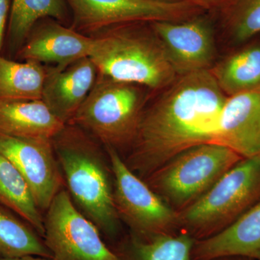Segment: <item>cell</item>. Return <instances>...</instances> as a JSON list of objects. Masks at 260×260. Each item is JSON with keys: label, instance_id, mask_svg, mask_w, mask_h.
<instances>
[{"label": "cell", "instance_id": "obj_1", "mask_svg": "<svg viewBox=\"0 0 260 260\" xmlns=\"http://www.w3.org/2000/svg\"><path fill=\"white\" fill-rule=\"evenodd\" d=\"M140 120L124 160L144 179L183 152L212 143L228 96L210 70L178 76Z\"/></svg>", "mask_w": 260, "mask_h": 260}, {"label": "cell", "instance_id": "obj_2", "mask_svg": "<svg viewBox=\"0 0 260 260\" xmlns=\"http://www.w3.org/2000/svg\"><path fill=\"white\" fill-rule=\"evenodd\" d=\"M52 145L73 203L107 236L115 235L119 218L114 200V180L99 145L86 131L65 124Z\"/></svg>", "mask_w": 260, "mask_h": 260}, {"label": "cell", "instance_id": "obj_3", "mask_svg": "<svg viewBox=\"0 0 260 260\" xmlns=\"http://www.w3.org/2000/svg\"><path fill=\"white\" fill-rule=\"evenodd\" d=\"M127 24L93 35L90 58L98 75L153 90L167 88L177 78L151 28Z\"/></svg>", "mask_w": 260, "mask_h": 260}, {"label": "cell", "instance_id": "obj_4", "mask_svg": "<svg viewBox=\"0 0 260 260\" xmlns=\"http://www.w3.org/2000/svg\"><path fill=\"white\" fill-rule=\"evenodd\" d=\"M260 201V154L242 158L179 213V229L196 239L221 232Z\"/></svg>", "mask_w": 260, "mask_h": 260}, {"label": "cell", "instance_id": "obj_5", "mask_svg": "<svg viewBox=\"0 0 260 260\" xmlns=\"http://www.w3.org/2000/svg\"><path fill=\"white\" fill-rule=\"evenodd\" d=\"M242 158L223 145L205 143L179 154L143 180L179 212L202 198Z\"/></svg>", "mask_w": 260, "mask_h": 260}, {"label": "cell", "instance_id": "obj_6", "mask_svg": "<svg viewBox=\"0 0 260 260\" xmlns=\"http://www.w3.org/2000/svg\"><path fill=\"white\" fill-rule=\"evenodd\" d=\"M144 104L140 85L98 75L95 85L70 124L90 133L106 147L117 150L131 146Z\"/></svg>", "mask_w": 260, "mask_h": 260}, {"label": "cell", "instance_id": "obj_7", "mask_svg": "<svg viewBox=\"0 0 260 260\" xmlns=\"http://www.w3.org/2000/svg\"><path fill=\"white\" fill-rule=\"evenodd\" d=\"M106 150L114 178L116 212L131 234L150 237L175 234L179 229L178 212L126 166L117 150L111 147H106Z\"/></svg>", "mask_w": 260, "mask_h": 260}, {"label": "cell", "instance_id": "obj_8", "mask_svg": "<svg viewBox=\"0 0 260 260\" xmlns=\"http://www.w3.org/2000/svg\"><path fill=\"white\" fill-rule=\"evenodd\" d=\"M75 30L95 35L113 27L156 21H180L199 15L206 7L198 0L162 3L151 0H67Z\"/></svg>", "mask_w": 260, "mask_h": 260}, {"label": "cell", "instance_id": "obj_9", "mask_svg": "<svg viewBox=\"0 0 260 260\" xmlns=\"http://www.w3.org/2000/svg\"><path fill=\"white\" fill-rule=\"evenodd\" d=\"M44 242L52 260H119L102 240L101 232L61 189L44 218Z\"/></svg>", "mask_w": 260, "mask_h": 260}, {"label": "cell", "instance_id": "obj_10", "mask_svg": "<svg viewBox=\"0 0 260 260\" xmlns=\"http://www.w3.org/2000/svg\"><path fill=\"white\" fill-rule=\"evenodd\" d=\"M0 154L23 176L41 211H47L64 183L52 140L25 139L0 134Z\"/></svg>", "mask_w": 260, "mask_h": 260}, {"label": "cell", "instance_id": "obj_11", "mask_svg": "<svg viewBox=\"0 0 260 260\" xmlns=\"http://www.w3.org/2000/svg\"><path fill=\"white\" fill-rule=\"evenodd\" d=\"M198 15L180 21L150 23L177 76L210 70L213 64V26L208 19Z\"/></svg>", "mask_w": 260, "mask_h": 260}, {"label": "cell", "instance_id": "obj_12", "mask_svg": "<svg viewBox=\"0 0 260 260\" xmlns=\"http://www.w3.org/2000/svg\"><path fill=\"white\" fill-rule=\"evenodd\" d=\"M98 70L90 57L64 68H47L42 100L64 124L71 123L95 85Z\"/></svg>", "mask_w": 260, "mask_h": 260}, {"label": "cell", "instance_id": "obj_13", "mask_svg": "<svg viewBox=\"0 0 260 260\" xmlns=\"http://www.w3.org/2000/svg\"><path fill=\"white\" fill-rule=\"evenodd\" d=\"M212 143L226 147L243 158L259 155V93L227 98Z\"/></svg>", "mask_w": 260, "mask_h": 260}, {"label": "cell", "instance_id": "obj_14", "mask_svg": "<svg viewBox=\"0 0 260 260\" xmlns=\"http://www.w3.org/2000/svg\"><path fill=\"white\" fill-rule=\"evenodd\" d=\"M95 39L57 23L39 25L29 34L20 47L19 56L25 61L53 63L64 68L75 61L90 57Z\"/></svg>", "mask_w": 260, "mask_h": 260}, {"label": "cell", "instance_id": "obj_15", "mask_svg": "<svg viewBox=\"0 0 260 260\" xmlns=\"http://www.w3.org/2000/svg\"><path fill=\"white\" fill-rule=\"evenodd\" d=\"M193 260L241 256L260 260V201L221 232L196 240Z\"/></svg>", "mask_w": 260, "mask_h": 260}, {"label": "cell", "instance_id": "obj_16", "mask_svg": "<svg viewBox=\"0 0 260 260\" xmlns=\"http://www.w3.org/2000/svg\"><path fill=\"white\" fill-rule=\"evenodd\" d=\"M64 126L42 100H0V134L52 140Z\"/></svg>", "mask_w": 260, "mask_h": 260}, {"label": "cell", "instance_id": "obj_17", "mask_svg": "<svg viewBox=\"0 0 260 260\" xmlns=\"http://www.w3.org/2000/svg\"><path fill=\"white\" fill-rule=\"evenodd\" d=\"M210 72L228 97L244 93L260 94V44L231 54Z\"/></svg>", "mask_w": 260, "mask_h": 260}, {"label": "cell", "instance_id": "obj_18", "mask_svg": "<svg viewBox=\"0 0 260 260\" xmlns=\"http://www.w3.org/2000/svg\"><path fill=\"white\" fill-rule=\"evenodd\" d=\"M196 239L187 233L150 237L129 236L116 252L119 260H193Z\"/></svg>", "mask_w": 260, "mask_h": 260}, {"label": "cell", "instance_id": "obj_19", "mask_svg": "<svg viewBox=\"0 0 260 260\" xmlns=\"http://www.w3.org/2000/svg\"><path fill=\"white\" fill-rule=\"evenodd\" d=\"M0 205L23 218L44 239V218L36 203L32 191L16 167L2 154Z\"/></svg>", "mask_w": 260, "mask_h": 260}, {"label": "cell", "instance_id": "obj_20", "mask_svg": "<svg viewBox=\"0 0 260 260\" xmlns=\"http://www.w3.org/2000/svg\"><path fill=\"white\" fill-rule=\"evenodd\" d=\"M38 256L52 259L50 251L34 228L0 205V258Z\"/></svg>", "mask_w": 260, "mask_h": 260}, {"label": "cell", "instance_id": "obj_21", "mask_svg": "<svg viewBox=\"0 0 260 260\" xmlns=\"http://www.w3.org/2000/svg\"><path fill=\"white\" fill-rule=\"evenodd\" d=\"M47 68L0 56V100H42Z\"/></svg>", "mask_w": 260, "mask_h": 260}, {"label": "cell", "instance_id": "obj_22", "mask_svg": "<svg viewBox=\"0 0 260 260\" xmlns=\"http://www.w3.org/2000/svg\"><path fill=\"white\" fill-rule=\"evenodd\" d=\"M64 0H12L9 20L10 42L23 45L38 20L44 18L62 20Z\"/></svg>", "mask_w": 260, "mask_h": 260}, {"label": "cell", "instance_id": "obj_23", "mask_svg": "<svg viewBox=\"0 0 260 260\" xmlns=\"http://www.w3.org/2000/svg\"><path fill=\"white\" fill-rule=\"evenodd\" d=\"M225 26L238 42L260 32V0H230L225 4Z\"/></svg>", "mask_w": 260, "mask_h": 260}, {"label": "cell", "instance_id": "obj_24", "mask_svg": "<svg viewBox=\"0 0 260 260\" xmlns=\"http://www.w3.org/2000/svg\"><path fill=\"white\" fill-rule=\"evenodd\" d=\"M11 0H0V50L3 47L5 27L9 15Z\"/></svg>", "mask_w": 260, "mask_h": 260}, {"label": "cell", "instance_id": "obj_25", "mask_svg": "<svg viewBox=\"0 0 260 260\" xmlns=\"http://www.w3.org/2000/svg\"><path fill=\"white\" fill-rule=\"evenodd\" d=\"M0 260H52L51 259H48V258L42 257V256H20V257L10 258V259H2Z\"/></svg>", "mask_w": 260, "mask_h": 260}, {"label": "cell", "instance_id": "obj_26", "mask_svg": "<svg viewBox=\"0 0 260 260\" xmlns=\"http://www.w3.org/2000/svg\"><path fill=\"white\" fill-rule=\"evenodd\" d=\"M200 3H203L205 6L208 7V5H225L229 3L230 0H198Z\"/></svg>", "mask_w": 260, "mask_h": 260}, {"label": "cell", "instance_id": "obj_27", "mask_svg": "<svg viewBox=\"0 0 260 260\" xmlns=\"http://www.w3.org/2000/svg\"><path fill=\"white\" fill-rule=\"evenodd\" d=\"M214 260H251L247 258L241 257V256H226V257L218 258Z\"/></svg>", "mask_w": 260, "mask_h": 260}, {"label": "cell", "instance_id": "obj_28", "mask_svg": "<svg viewBox=\"0 0 260 260\" xmlns=\"http://www.w3.org/2000/svg\"><path fill=\"white\" fill-rule=\"evenodd\" d=\"M151 1L162 2V3H178V2L184 1V0H151Z\"/></svg>", "mask_w": 260, "mask_h": 260}]
</instances>
